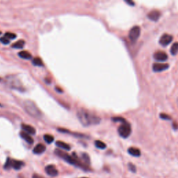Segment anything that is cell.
Returning a JSON list of instances; mask_svg holds the SVG:
<instances>
[{
  "instance_id": "cell-1",
  "label": "cell",
  "mask_w": 178,
  "mask_h": 178,
  "mask_svg": "<svg viewBox=\"0 0 178 178\" xmlns=\"http://www.w3.org/2000/svg\"><path fill=\"white\" fill-rule=\"evenodd\" d=\"M79 122L85 127H88L90 125L99 124L101 119L99 116L92 114L87 110L81 109L78 110L77 114Z\"/></svg>"
},
{
  "instance_id": "cell-2",
  "label": "cell",
  "mask_w": 178,
  "mask_h": 178,
  "mask_svg": "<svg viewBox=\"0 0 178 178\" xmlns=\"http://www.w3.org/2000/svg\"><path fill=\"white\" fill-rule=\"evenodd\" d=\"M55 153L57 156L60 157L61 158H62L63 159H64L65 161H67L68 163H70V164L74 165V166H77V167L82 168L83 169H87V166H86L84 163L82 162V159H79V158L77 156L76 154L74 153L72 154V155H69L68 154L64 153V151L60 150H55Z\"/></svg>"
},
{
  "instance_id": "cell-3",
  "label": "cell",
  "mask_w": 178,
  "mask_h": 178,
  "mask_svg": "<svg viewBox=\"0 0 178 178\" xmlns=\"http://www.w3.org/2000/svg\"><path fill=\"white\" fill-rule=\"evenodd\" d=\"M24 107H25V111H27V114H29L32 117L35 118L41 117V111L33 102L31 101V100H27L25 102Z\"/></svg>"
},
{
  "instance_id": "cell-4",
  "label": "cell",
  "mask_w": 178,
  "mask_h": 178,
  "mask_svg": "<svg viewBox=\"0 0 178 178\" xmlns=\"http://www.w3.org/2000/svg\"><path fill=\"white\" fill-rule=\"evenodd\" d=\"M118 132L119 135L122 138H128L132 133V128H131L130 124L126 121L124 122H122L119 126L118 129Z\"/></svg>"
},
{
  "instance_id": "cell-5",
  "label": "cell",
  "mask_w": 178,
  "mask_h": 178,
  "mask_svg": "<svg viewBox=\"0 0 178 178\" xmlns=\"http://www.w3.org/2000/svg\"><path fill=\"white\" fill-rule=\"evenodd\" d=\"M25 163L22 161H18V160L12 159L11 158H7L6 161L4 164V168L5 169H11V168H14L15 170H20L24 166Z\"/></svg>"
},
{
  "instance_id": "cell-6",
  "label": "cell",
  "mask_w": 178,
  "mask_h": 178,
  "mask_svg": "<svg viewBox=\"0 0 178 178\" xmlns=\"http://www.w3.org/2000/svg\"><path fill=\"white\" fill-rule=\"evenodd\" d=\"M141 34V28L139 26H134L129 32V38L132 43H134Z\"/></svg>"
},
{
  "instance_id": "cell-7",
  "label": "cell",
  "mask_w": 178,
  "mask_h": 178,
  "mask_svg": "<svg viewBox=\"0 0 178 178\" xmlns=\"http://www.w3.org/2000/svg\"><path fill=\"white\" fill-rule=\"evenodd\" d=\"M173 40V36L171 35L168 34V33H164V34L161 35L160 37L159 40V43L161 45L165 47L167 46L170 44V43L172 42Z\"/></svg>"
},
{
  "instance_id": "cell-8",
  "label": "cell",
  "mask_w": 178,
  "mask_h": 178,
  "mask_svg": "<svg viewBox=\"0 0 178 178\" xmlns=\"http://www.w3.org/2000/svg\"><path fill=\"white\" fill-rule=\"evenodd\" d=\"M169 68V65L167 64H161V63H155L153 65V70L154 72H159L164 71Z\"/></svg>"
},
{
  "instance_id": "cell-9",
  "label": "cell",
  "mask_w": 178,
  "mask_h": 178,
  "mask_svg": "<svg viewBox=\"0 0 178 178\" xmlns=\"http://www.w3.org/2000/svg\"><path fill=\"white\" fill-rule=\"evenodd\" d=\"M153 57L157 61H166L168 59V55L164 52L158 51L154 54Z\"/></svg>"
},
{
  "instance_id": "cell-10",
  "label": "cell",
  "mask_w": 178,
  "mask_h": 178,
  "mask_svg": "<svg viewBox=\"0 0 178 178\" xmlns=\"http://www.w3.org/2000/svg\"><path fill=\"white\" fill-rule=\"evenodd\" d=\"M45 172L48 175H49L50 176H52V177H55L58 175L57 169H56L55 166L54 165H48L45 167Z\"/></svg>"
},
{
  "instance_id": "cell-11",
  "label": "cell",
  "mask_w": 178,
  "mask_h": 178,
  "mask_svg": "<svg viewBox=\"0 0 178 178\" xmlns=\"http://www.w3.org/2000/svg\"><path fill=\"white\" fill-rule=\"evenodd\" d=\"M160 16H161V13H160L159 11L157 10L150 11L148 14V18L152 21H154V22H157L160 18Z\"/></svg>"
},
{
  "instance_id": "cell-12",
  "label": "cell",
  "mask_w": 178,
  "mask_h": 178,
  "mask_svg": "<svg viewBox=\"0 0 178 178\" xmlns=\"http://www.w3.org/2000/svg\"><path fill=\"white\" fill-rule=\"evenodd\" d=\"M46 150V147L43 144L39 143L38 145H36L35 146V148H33V153L36 154V155H40V154L43 153Z\"/></svg>"
},
{
  "instance_id": "cell-13",
  "label": "cell",
  "mask_w": 178,
  "mask_h": 178,
  "mask_svg": "<svg viewBox=\"0 0 178 178\" xmlns=\"http://www.w3.org/2000/svg\"><path fill=\"white\" fill-rule=\"evenodd\" d=\"M20 137H22V139H23L26 142H27L29 144H33V139L31 137L30 134L26 133L25 132H20Z\"/></svg>"
},
{
  "instance_id": "cell-14",
  "label": "cell",
  "mask_w": 178,
  "mask_h": 178,
  "mask_svg": "<svg viewBox=\"0 0 178 178\" xmlns=\"http://www.w3.org/2000/svg\"><path fill=\"white\" fill-rule=\"evenodd\" d=\"M22 128L24 131H25L26 133H27L29 134H35V129L31 125L22 124Z\"/></svg>"
},
{
  "instance_id": "cell-15",
  "label": "cell",
  "mask_w": 178,
  "mask_h": 178,
  "mask_svg": "<svg viewBox=\"0 0 178 178\" xmlns=\"http://www.w3.org/2000/svg\"><path fill=\"white\" fill-rule=\"evenodd\" d=\"M8 84H9V86L13 88L18 89V90H21V89H22V86H21V84L20 82H19V81L18 80L15 81V79L14 78L12 79V81L8 82Z\"/></svg>"
},
{
  "instance_id": "cell-16",
  "label": "cell",
  "mask_w": 178,
  "mask_h": 178,
  "mask_svg": "<svg viewBox=\"0 0 178 178\" xmlns=\"http://www.w3.org/2000/svg\"><path fill=\"white\" fill-rule=\"evenodd\" d=\"M128 153L129 155L134 157H139L141 155L140 150L136 148H129L128 149Z\"/></svg>"
},
{
  "instance_id": "cell-17",
  "label": "cell",
  "mask_w": 178,
  "mask_h": 178,
  "mask_svg": "<svg viewBox=\"0 0 178 178\" xmlns=\"http://www.w3.org/2000/svg\"><path fill=\"white\" fill-rule=\"evenodd\" d=\"M56 146H58L59 148H61V149H64V150H70V146L68 144L64 143V142H63V141H59L56 142Z\"/></svg>"
},
{
  "instance_id": "cell-18",
  "label": "cell",
  "mask_w": 178,
  "mask_h": 178,
  "mask_svg": "<svg viewBox=\"0 0 178 178\" xmlns=\"http://www.w3.org/2000/svg\"><path fill=\"white\" fill-rule=\"evenodd\" d=\"M19 56L24 59H30L31 58V54L27 51H21L19 52Z\"/></svg>"
},
{
  "instance_id": "cell-19",
  "label": "cell",
  "mask_w": 178,
  "mask_h": 178,
  "mask_svg": "<svg viewBox=\"0 0 178 178\" xmlns=\"http://www.w3.org/2000/svg\"><path fill=\"white\" fill-rule=\"evenodd\" d=\"M25 42L23 40H20L17 41L16 43L13 44L12 45V48H15V49H22L23 48V47L25 46Z\"/></svg>"
},
{
  "instance_id": "cell-20",
  "label": "cell",
  "mask_w": 178,
  "mask_h": 178,
  "mask_svg": "<svg viewBox=\"0 0 178 178\" xmlns=\"http://www.w3.org/2000/svg\"><path fill=\"white\" fill-rule=\"evenodd\" d=\"M82 161L86 166L90 164V157L86 153H83L82 155Z\"/></svg>"
},
{
  "instance_id": "cell-21",
  "label": "cell",
  "mask_w": 178,
  "mask_h": 178,
  "mask_svg": "<svg viewBox=\"0 0 178 178\" xmlns=\"http://www.w3.org/2000/svg\"><path fill=\"white\" fill-rule=\"evenodd\" d=\"M171 54L175 56L178 53V42L177 43H173L172 46L171 48Z\"/></svg>"
},
{
  "instance_id": "cell-22",
  "label": "cell",
  "mask_w": 178,
  "mask_h": 178,
  "mask_svg": "<svg viewBox=\"0 0 178 178\" xmlns=\"http://www.w3.org/2000/svg\"><path fill=\"white\" fill-rule=\"evenodd\" d=\"M32 64L35 66H39V67H42V66H44L43 61H42L40 58H38V57L35 58V59H33V61H32Z\"/></svg>"
},
{
  "instance_id": "cell-23",
  "label": "cell",
  "mask_w": 178,
  "mask_h": 178,
  "mask_svg": "<svg viewBox=\"0 0 178 178\" xmlns=\"http://www.w3.org/2000/svg\"><path fill=\"white\" fill-rule=\"evenodd\" d=\"M95 146L97 147V148H99V149H101V150L105 149L106 147V144H105L104 142L101 141H95Z\"/></svg>"
},
{
  "instance_id": "cell-24",
  "label": "cell",
  "mask_w": 178,
  "mask_h": 178,
  "mask_svg": "<svg viewBox=\"0 0 178 178\" xmlns=\"http://www.w3.org/2000/svg\"><path fill=\"white\" fill-rule=\"evenodd\" d=\"M54 137H52V135H50V134H45L44 135V140L46 143H52L53 141H54Z\"/></svg>"
},
{
  "instance_id": "cell-25",
  "label": "cell",
  "mask_w": 178,
  "mask_h": 178,
  "mask_svg": "<svg viewBox=\"0 0 178 178\" xmlns=\"http://www.w3.org/2000/svg\"><path fill=\"white\" fill-rule=\"evenodd\" d=\"M4 36L6 38H7L9 40H13V39H15V38L17 37V35L15 33H10V32H7V33H5V35Z\"/></svg>"
},
{
  "instance_id": "cell-26",
  "label": "cell",
  "mask_w": 178,
  "mask_h": 178,
  "mask_svg": "<svg viewBox=\"0 0 178 178\" xmlns=\"http://www.w3.org/2000/svg\"><path fill=\"white\" fill-rule=\"evenodd\" d=\"M0 41H1V43L4 45H8V44H9V43H10V40L8 39V38H6L5 36L0 38Z\"/></svg>"
},
{
  "instance_id": "cell-27",
  "label": "cell",
  "mask_w": 178,
  "mask_h": 178,
  "mask_svg": "<svg viewBox=\"0 0 178 178\" xmlns=\"http://www.w3.org/2000/svg\"><path fill=\"white\" fill-rule=\"evenodd\" d=\"M128 167H129V171H131L132 172H133V173L136 172V170H137V168H136V166H134L133 163H129L128 164Z\"/></svg>"
},
{
  "instance_id": "cell-28",
  "label": "cell",
  "mask_w": 178,
  "mask_h": 178,
  "mask_svg": "<svg viewBox=\"0 0 178 178\" xmlns=\"http://www.w3.org/2000/svg\"><path fill=\"white\" fill-rule=\"evenodd\" d=\"M113 120L115 121V122H121L122 123V122H125V120H124L123 118H121V117H115V118H113Z\"/></svg>"
},
{
  "instance_id": "cell-29",
  "label": "cell",
  "mask_w": 178,
  "mask_h": 178,
  "mask_svg": "<svg viewBox=\"0 0 178 178\" xmlns=\"http://www.w3.org/2000/svg\"><path fill=\"white\" fill-rule=\"evenodd\" d=\"M160 118H161V119L168 120H171V116H168V115H167V114H160Z\"/></svg>"
},
{
  "instance_id": "cell-30",
  "label": "cell",
  "mask_w": 178,
  "mask_h": 178,
  "mask_svg": "<svg viewBox=\"0 0 178 178\" xmlns=\"http://www.w3.org/2000/svg\"><path fill=\"white\" fill-rule=\"evenodd\" d=\"M32 178H44L43 177V176L40 175H38V174H34L33 175V177H32Z\"/></svg>"
},
{
  "instance_id": "cell-31",
  "label": "cell",
  "mask_w": 178,
  "mask_h": 178,
  "mask_svg": "<svg viewBox=\"0 0 178 178\" xmlns=\"http://www.w3.org/2000/svg\"><path fill=\"white\" fill-rule=\"evenodd\" d=\"M125 1L127 3V4H130L131 6H134V1H129V0H128V1Z\"/></svg>"
},
{
  "instance_id": "cell-32",
  "label": "cell",
  "mask_w": 178,
  "mask_h": 178,
  "mask_svg": "<svg viewBox=\"0 0 178 178\" xmlns=\"http://www.w3.org/2000/svg\"><path fill=\"white\" fill-rule=\"evenodd\" d=\"M0 34H1V31H0Z\"/></svg>"
},
{
  "instance_id": "cell-33",
  "label": "cell",
  "mask_w": 178,
  "mask_h": 178,
  "mask_svg": "<svg viewBox=\"0 0 178 178\" xmlns=\"http://www.w3.org/2000/svg\"><path fill=\"white\" fill-rule=\"evenodd\" d=\"M82 178H87V177H82Z\"/></svg>"
},
{
  "instance_id": "cell-34",
  "label": "cell",
  "mask_w": 178,
  "mask_h": 178,
  "mask_svg": "<svg viewBox=\"0 0 178 178\" xmlns=\"http://www.w3.org/2000/svg\"><path fill=\"white\" fill-rule=\"evenodd\" d=\"M0 81H1V79H0Z\"/></svg>"
}]
</instances>
